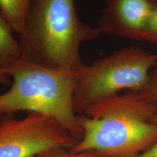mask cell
I'll list each match as a JSON object with an SVG mask.
<instances>
[{
	"label": "cell",
	"instance_id": "9c48e42d",
	"mask_svg": "<svg viewBox=\"0 0 157 157\" xmlns=\"http://www.w3.org/2000/svg\"><path fill=\"white\" fill-rule=\"evenodd\" d=\"M139 93L157 109V65L151 72L148 82Z\"/></svg>",
	"mask_w": 157,
	"mask_h": 157
},
{
	"label": "cell",
	"instance_id": "52a82bcc",
	"mask_svg": "<svg viewBox=\"0 0 157 157\" xmlns=\"http://www.w3.org/2000/svg\"><path fill=\"white\" fill-rule=\"evenodd\" d=\"M0 10V68H6L21 58L18 40Z\"/></svg>",
	"mask_w": 157,
	"mask_h": 157
},
{
	"label": "cell",
	"instance_id": "6da1fadb",
	"mask_svg": "<svg viewBox=\"0 0 157 157\" xmlns=\"http://www.w3.org/2000/svg\"><path fill=\"white\" fill-rule=\"evenodd\" d=\"M157 109L137 93L102 101L78 115L83 136L74 153L98 157H135L157 142Z\"/></svg>",
	"mask_w": 157,
	"mask_h": 157
},
{
	"label": "cell",
	"instance_id": "5b68a950",
	"mask_svg": "<svg viewBox=\"0 0 157 157\" xmlns=\"http://www.w3.org/2000/svg\"><path fill=\"white\" fill-rule=\"evenodd\" d=\"M78 142L56 121L37 113L0 120V157H34L49 148L71 149Z\"/></svg>",
	"mask_w": 157,
	"mask_h": 157
},
{
	"label": "cell",
	"instance_id": "7a4b0ae2",
	"mask_svg": "<svg viewBox=\"0 0 157 157\" xmlns=\"http://www.w3.org/2000/svg\"><path fill=\"white\" fill-rule=\"evenodd\" d=\"M101 36L98 27L80 20L74 0H31L18 42L27 61L76 72L84 65L81 45Z\"/></svg>",
	"mask_w": 157,
	"mask_h": 157
},
{
	"label": "cell",
	"instance_id": "4fadbf2b",
	"mask_svg": "<svg viewBox=\"0 0 157 157\" xmlns=\"http://www.w3.org/2000/svg\"><path fill=\"white\" fill-rule=\"evenodd\" d=\"M0 84H5V85L10 84L9 76L5 74L4 70L1 68H0Z\"/></svg>",
	"mask_w": 157,
	"mask_h": 157
},
{
	"label": "cell",
	"instance_id": "30bf717a",
	"mask_svg": "<svg viewBox=\"0 0 157 157\" xmlns=\"http://www.w3.org/2000/svg\"><path fill=\"white\" fill-rule=\"evenodd\" d=\"M34 157H98L88 152L74 153L66 148H49Z\"/></svg>",
	"mask_w": 157,
	"mask_h": 157
},
{
	"label": "cell",
	"instance_id": "7c38bea8",
	"mask_svg": "<svg viewBox=\"0 0 157 157\" xmlns=\"http://www.w3.org/2000/svg\"><path fill=\"white\" fill-rule=\"evenodd\" d=\"M153 121L157 124V113L154 116ZM135 157H157V142L155 143L154 146L148 149L146 151L143 152V154Z\"/></svg>",
	"mask_w": 157,
	"mask_h": 157
},
{
	"label": "cell",
	"instance_id": "8fae6325",
	"mask_svg": "<svg viewBox=\"0 0 157 157\" xmlns=\"http://www.w3.org/2000/svg\"><path fill=\"white\" fill-rule=\"evenodd\" d=\"M142 41L157 46V5L153 7L151 14L143 33Z\"/></svg>",
	"mask_w": 157,
	"mask_h": 157
},
{
	"label": "cell",
	"instance_id": "5bb4252c",
	"mask_svg": "<svg viewBox=\"0 0 157 157\" xmlns=\"http://www.w3.org/2000/svg\"><path fill=\"white\" fill-rule=\"evenodd\" d=\"M153 5H157V0H148Z\"/></svg>",
	"mask_w": 157,
	"mask_h": 157
},
{
	"label": "cell",
	"instance_id": "8992f818",
	"mask_svg": "<svg viewBox=\"0 0 157 157\" xmlns=\"http://www.w3.org/2000/svg\"><path fill=\"white\" fill-rule=\"evenodd\" d=\"M98 29L101 34L142 41L154 5L148 0H105Z\"/></svg>",
	"mask_w": 157,
	"mask_h": 157
},
{
	"label": "cell",
	"instance_id": "ba28073f",
	"mask_svg": "<svg viewBox=\"0 0 157 157\" xmlns=\"http://www.w3.org/2000/svg\"><path fill=\"white\" fill-rule=\"evenodd\" d=\"M31 0H0V10L13 31L21 34Z\"/></svg>",
	"mask_w": 157,
	"mask_h": 157
},
{
	"label": "cell",
	"instance_id": "277c9868",
	"mask_svg": "<svg viewBox=\"0 0 157 157\" xmlns=\"http://www.w3.org/2000/svg\"><path fill=\"white\" fill-rule=\"evenodd\" d=\"M157 65V52L137 47L120 49L76 72L74 109L78 115L124 90L138 93Z\"/></svg>",
	"mask_w": 157,
	"mask_h": 157
},
{
	"label": "cell",
	"instance_id": "3957f363",
	"mask_svg": "<svg viewBox=\"0 0 157 157\" xmlns=\"http://www.w3.org/2000/svg\"><path fill=\"white\" fill-rule=\"evenodd\" d=\"M3 70L13 82L0 94V118L18 111L37 113L54 119L81 140L83 132L74 104L76 72L50 69L22 58Z\"/></svg>",
	"mask_w": 157,
	"mask_h": 157
}]
</instances>
